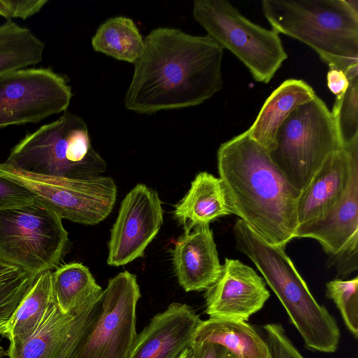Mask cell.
Here are the masks:
<instances>
[{
  "label": "cell",
  "instance_id": "obj_1",
  "mask_svg": "<svg viewBox=\"0 0 358 358\" xmlns=\"http://www.w3.org/2000/svg\"><path fill=\"white\" fill-rule=\"evenodd\" d=\"M224 49L209 36L159 27L144 38L124 98L141 114L200 105L223 86Z\"/></svg>",
  "mask_w": 358,
  "mask_h": 358
},
{
  "label": "cell",
  "instance_id": "obj_2",
  "mask_svg": "<svg viewBox=\"0 0 358 358\" xmlns=\"http://www.w3.org/2000/svg\"><path fill=\"white\" fill-rule=\"evenodd\" d=\"M217 169L232 214L266 243L282 248L298 227L301 191L245 131L222 143Z\"/></svg>",
  "mask_w": 358,
  "mask_h": 358
},
{
  "label": "cell",
  "instance_id": "obj_3",
  "mask_svg": "<svg viewBox=\"0 0 358 358\" xmlns=\"http://www.w3.org/2000/svg\"><path fill=\"white\" fill-rule=\"evenodd\" d=\"M236 248L257 266L275 293L306 348L331 353L341 332L335 317L310 293L285 248L271 245L240 219L234 226Z\"/></svg>",
  "mask_w": 358,
  "mask_h": 358
},
{
  "label": "cell",
  "instance_id": "obj_4",
  "mask_svg": "<svg viewBox=\"0 0 358 358\" xmlns=\"http://www.w3.org/2000/svg\"><path fill=\"white\" fill-rule=\"evenodd\" d=\"M262 10L273 29L310 47L329 69L358 66L357 0H264Z\"/></svg>",
  "mask_w": 358,
  "mask_h": 358
},
{
  "label": "cell",
  "instance_id": "obj_5",
  "mask_svg": "<svg viewBox=\"0 0 358 358\" xmlns=\"http://www.w3.org/2000/svg\"><path fill=\"white\" fill-rule=\"evenodd\" d=\"M4 162L30 173L70 178L99 176L106 169L91 144L85 122L67 110L27 134Z\"/></svg>",
  "mask_w": 358,
  "mask_h": 358
},
{
  "label": "cell",
  "instance_id": "obj_6",
  "mask_svg": "<svg viewBox=\"0 0 358 358\" xmlns=\"http://www.w3.org/2000/svg\"><path fill=\"white\" fill-rule=\"evenodd\" d=\"M342 148L331 112L315 95L290 113L267 151L287 180L302 191L325 159Z\"/></svg>",
  "mask_w": 358,
  "mask_h": 358
},
{
  "label": "cell",
  "instance_id": "obj_7",
  "mask_svg": "<svg viewBox=\"0 0 358 358\" xmlns=\"http://www.w3.org/2000/svg\"><path fill=\"white\" fill-rule=\"evenodd\" d=\"M70 245L62 220L38 199L0 210V261L38 276L59 267Z\"/></svg>",
  "mask_w": 358,
  "mask_h": 358
},
{
  "label": "cell",
  "instance_id": "obj_8",
  "mask_svg": "<svg viewBox=\"0 0 358 358\" xmlns=\"http://www.w3.org/2000/svg\"><path fill=\"white\" fill-rule=\"evenodd\" d=\"M193 16L207 35L231 52L259 83H269L287 59L279 34L248 20L226 0H196Z\"/></svg>",
  "mask_w": 358,
  "mask_h": 358
},
{
  "label": "cell",
  "instance_id": "obj_9",
  "mask_svg": "<svg viewBox=\"0 0 358 358\" xmlns=\"http://www.w3.org/2000/svg\"><path fill=\"white\" fill-rule=\"evenodd\" d=\"M0 176L30 190L62 220L95 225L111 213L117 186L110 177L70 178L30 173L6 162L0 163Z\"/></svg>",
  "mask_w": 358,
  "mask_h": 358
},
{
  "label": "cell",
  "instance_id": "obj_10",
  "mask_svg": "<svg viewBox=\"0 0 358 358\" xmlns=\"http://www.w3.org/2000/svg\"><path fill=\"white\" fill-rule=\"evenodd\" d=\"M141 296L134 274L125 271L110 279L99 315L76 358H129L137 336L136 306Z\"/></svg>",
  "mask_w": 358,
  "mask_h": 358
},
{
  "label": "cell",
  "instance_id": "obj_11",
  "mask_svg": "<svg viewBox=\"0 0 358 358\" xmlns=\"http://www.w3.org/2000/svg\"><path fill=\"white\" fill-rule=\"evenodd\" d=\"M72 96L67 80L51 68H27L0 76V130L64 112Z\"/></svg>",
  "mask_w": 358,
  "mask_h": 358
},
{
  "label": "cell",
  "instance_id": "obj_12",
  "mask_svg": "<svg viewBox=\"0 0 358 358\" xmlns=\"http://www.w3.org/2000/svg\"><path fill=\"white\" fill-rule=\"evenodd\" d=\"M158 193L137 184L122 200L110 231L107 264L120 266L143 256L163 224Z\"/></svg>",
  "mask_w": 358,
  "mask_h": 358
},
{
  "label": "cell",
  "instance_id": "obj_13",
  "mask_svg": "<svg viewBox=\"0 0 358 358\" xmlns=\"http://www.w3.org/2000/svg\"><path fill=\"white\" fill-rule=\"evenodd\" d=\"M294 238L316 240L330 256L338 275H348L358 266V154L340 203L325 217L297 227Z\"/></svg>",
  "mask_w": 358,
  "mask_h": 358
},
{
  "label": "cell",
  "instance_id": "obj_14",
  "mask_svg": "<svg viewBox=\"0 0 358 358\" xmlns=\"http://www.w3.org/2000/svg\"><path fill=\"white\" fill-rule=\"evenodd\" d=\"M211 318L248 321L270 297L264 280L238 259L226 258L217 280L205 293Z\"/></svg>",
  "mask_w": 358,
  "mask_h": 358
},
{
  "label": "cell",
  "instance_id": "obj_15",
  "mask_svg": "<svg viewBox=\"0 0 358 358\" xmlns=\"http://www.w3.org/2000/svg\"><path fill=\"white\" fill-rule=\"evenodd\" d=\"M101 299L90 309L77 314L63 313L54 301L34 334L20 347L8 348V356L76 358L81 343L99 315Z\"/></svg>",
  "mask_w": 358,
  "mask_h": 358
},
{
  "label": "cell",
  "instance_id": "obj_16",
  "mask_svg": "<svg viewBox=\"0 0 358 358\" xmlns=\"http://www.w3.org/2000/svg\"><path fill=\"white\" fill-rule=\"evenodd\" d=\"M358 138L331 154L301 191L297 201L298 226L321 220L340 203L346 191Z\"/></svg>",
  "mask_w": 358,
  "mask_h": 358
},
{
  "label": "cell",
  "instance_id": "obj_17",
  "mask_svg": "<svg viewBox=\"0 0 358 358\" xmlns=\"http://www.w3.org/2000/svg\"><path fill=\"white\" fill-rule=\"evenodd\" d=\"M201 321L186 303H171L137 334L129 358H178L193 345Z\"/></svg>",
  "mask_w": 358,
  "mask_h": 358
},
{
  "label": "cell",
  "instance_id": "obj_18",
  "mask_svg": "<svg viewBox=\"0 0 358 358\" xmlns=\"http://www.w3.org/2000/svg\"><path fill=\"white\" fill-rule=\"evenodd\" d=\"M171 256L176 276L187 292L206 290L221 273L222 264L209 225L185 229L175 243Z\"/></svg>",
  "mask_w": 358,
  "mask_h": 358
},
{
  "label": "cell",
  "instance_id": "obj_19",
  "mask_svg": "<svg viewBox=\"0 0 358 358\" xmlns=\"http://www.w3.org/2000/svg\"><path fill=\"white\" fill-rule=\"evenodd\" d=\"M314 90L303 80L287 79L266 99L251 127L250 137L268 150L282 122L300 105L315 96Z\"/></svg>",
  "mask_w": 358,
  "mask_h": 358
},
{
  "label": "cell",
  "instance_id": "obj_20",
  "mask_svg": "<svg viewBox=\"0 0 358 358\" xmlns=\"http://www.w3.org/2000/svg\"><path fill=\"white\" fill-rule=\"evenodd\" d=\"M231 214L220 179L208 172L196 176L189 191L174 210L176 220L188 230L209 225L217 217Z\"/></svg>",
  "mask_w": 358,
  "mask_h": 358
},
{
  "label": "cell",
  "instance_id": "obj_21",
  "mask_svg": "<svg viewBox=\"0 0 358 358\" xmlns=\"http://www.w3.org/2000/svg\"><path fill=\"white\" fill-rule=\"evenodd\" d=\"M215 343L224 346L237 358H271L264 338L247 321L210 317L201 321L193 344Z\"/></svg>",
  "mask_w": 358,
  "mask_h": 358
},
{
  "label": "cell",
  "instance_id": "obj_22",
  "mask_svg": "<svg viewBox=\"0 0 358 358\" xmlns=\"http://www.w3.org/2000/svg\"><path fill=\"white\" fill-rule=\"evenodd\" d=\"M51 281L55 301L65 314L85 312L102 298V287L81 263L60 265L52 272Z\"/></svg>",
  "mask_w": 358,
  "mask_h": 358
},
{
  "label": "cell",
  "instance_id": "obj_23",
  "mask_svg": "<svg viewBox=\"0 0 358 358\" xmlns=\"http://www.w3.org/2000/svg\"><path fill=\"white\" fill-rule=\"evenodd\" d=\"M52 271L38 275L10 320L3 334L10 341L8 348H17L28 341L41 325L55 301Z\"/></svg>",
  "mask_w": 358,
  "mask_h": 358
},
{
  "label": "cell",
  "instance_id": "obj_24",
  "mask_svg": "<svg viewBox=\"0 0 358 358\" xmlns=\"http://www.w3.org/2000/svg\"><path fill=\"white\" fill-rule=\"evenodd\" d=\"M45 48L29 29L6 20L0 24V76L38 64Z\"/></svg>",
  "mask_w": 358,
  "mask_h": 358
},
{
  "label": "cell",
  "instance_id": "obj_25",
  "mask_svg": "<svg viewBox=\"0 0 358 358\" xmlns=\"http://www.w3.org/2000/svg\"><path fill=\"white\" fill-rule=\"evenodd\" d=\"M92 45L96 52L134 64L143 51L144 39L131 18L117 16L98 27L92 38Z\"/></svg>",
  "mask_w": 358,
  "mask_h": 358
},
{
  "label": "cell",
  "instance_id": "obj_26",
  "mask_svg": "<svg viewBox=\"0 0 358 358\" xmlns=\"http://www.w3.org/2000/svg\"><path fill=\"white\" fill-rule=\"evenodd\" d=\"M36 277L0 261V334L3 335L10 320Z\"/></svg>",
  "mask_w": 358,
  "mask_h": 358
},
{
  "label": "cell",
  "instance_id": "obj_27",
  "mask_svg": "<svg viewBox=\"0 0 358 358\" xmlns=\"http://www.w3.org/2000/svg\"><path fill=\"white\" fill-rule=\"evenodd\" d=\"M348 80L346 91L336 96L331 111L343 147L358 138V76Z\"/></svg>",
  "mask_w": 358,
  "mask_h": 358
},
{
  "label": "cell",
  "instance_id": "obj_28",
  "mask_svg": "<svg viewBox=\"0 0 358 358\" xmlns=\"http://www.w3.org/2000/svg\"><path fill=\"white\" fill-rule=\"evenodd\" d=\"M326 296L332 300L351 334L358 337V277L334 279L326 284Z\"/></svg>",
  "mask_w": 358,
  "mask_h": 358
},
{
  "label": "cell",
  "instance_id": "obj_29",
  "mask_svg": "<svg viewBox=\"0 0 358 358\" xmlns=\"http://www.w3.org/2000/svg\"><path fill=\"white\" fill-rule=\"evenodd\" d=\"M263 329L271 358H305L288 338L282 324L269 323Z\"/></svg>",
  "mask_w": 358,
  "mask_h": 358
},
{
  "label": "cell",
  "instance_id": "obj_30",
  "mask_svg": "<svg viewBox=\"0 0 358 358\" xmlns=\"http://www.w3.org/2000/svg\"><path fill=\"white\" fill-rule=\"evenodd\" d=\"M36 196L24 186L0 176V210L12 209L29 204Z\"/></svg>",
  "mask_w": 358,
  "mask_h": 358
},
{
  "label": "cell",
  "instance_id": "obj_31",
  "mask_svg": "<svg viewBox=\"0 0 358 358\" xmlns=\"http://www.w3.org/2000/svg\"><path fill=\"white\" fill-rule=\"evenodd\" d=\"M48 0H0V15L6 20L27 19L40 12Z\"/></svg>",
  "mask_w": 358,
  "mask_h": 358
},
{
  "label": "cell",
  "instance_id": "obj_32",
  "mask_svg": "<svg viewBox=\"0 0 358 358\" xmlns=\"http://www.w3.org/2000/svg\"><path fill=\"white\" fill-rule=\"evenodd\" d=\"M196 352V358H237L231 352L222 345L202 343L193 344Z\"/></svg>",
  "mask_w": 358,
  "mask_h": 358
},
{
  "label": "cell",
  "instance_id": "obj_33",
  "mask_svg": "<svg viewBox=\"0 0 358 358\" xmlns=\"http://www.w3.org/2000/svg\"><path fill=\"white\" fill-rule=\"evenodd\" d=\"M327 86L329 90L338 96L343 94L349 85V80L342 70L330 68L327 75Z\"/></svg>",
  "mask_w": 358,
  "mask_h": 358
},
{
  "label": "cell",
  "instance_id": "obj_34",
  "mask_svg": "<svg viewBox=\"0 0 358 358\" xmlns=\"http://www.w3.org/2000/svg\"><path fill=\"white\" fill-rule=\"evenodd\" d=\"M178 358H196V348L194 345L185 349Z\"/></svg>",
  "mask_w": 358,
  "mask_h": 358
},
{
  "label": "cell",
  "instance_id": "obj_35",
  "mask_svg": "<svg viewBox=\"0 0 358 358\" xmlns=\"http://www.w3.org/2000/svg\"><path fill=\"white\" fill-rule=\"evenodd\" d=\"M8 353L1 345H0V358H3L5 356H7Z\"/></svg>",
  "mask_w": 358,
  "mask_h": 358
}]
</instances>
